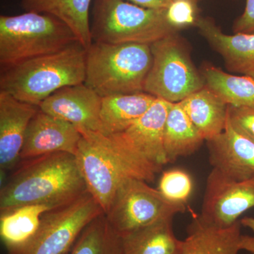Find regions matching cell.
Listing matches in <instances>:
<instances>
[{
  "instance_id": "8992f818",
  "label": "cell",
  "mask_w": 254,
  "mask_h": 254,
  "mask_svg": "<svg viewBox=\"0 0 254 254\" xmlns=\"http://www.w3.org/2000/svg\"><path fill=\"white\" fill-rule=\"evenodd\" d=\"M93 42L151 45L178 33L168 22L166 9L143 7L124 0H93Z\"/></svg>"
},
{
  "instance_id": "277c9868",
  "label": "cell",
  "mask_w": 254,
  "mask_h": 254,
  "mask_svg": "<svg viewBox=\"0 0 254 254\" xmlns=\"http://www.w3.org/2000/svg\"><path fill=\"white\" fill-rule=\"evenodd\" d=\"M152 64L150 45L93 42L87 49L84 83L101 98L144 92Z\"/></svg>"
},
{
  "instance_id": "4fadbf2b",
  "label": "cell",
  "mask_w": 254,
  "mask_h": 254,
  "mask_svg": "<svg viewBox=\"0 0 254 254\" xmlns=\"http://www.w3.org/2000/svg\"><path fill=\"white\" fill-rule=\"evenodd\" d=\"M39 107L20 101L0 91V168L1 173L13 170L21 161L28 125Z\"/></svg>"
},
{
  "instance_id": "7c38bea8",
  "label": "cell",
  "mask_w": 254,
  "mask_h": 254,
  "mask_svg": "<svg viewBox=\"0 0 254 254\" xmlns=\"http://www.w3.org/2000/svg\"><path fill=\"white\" fill-rule=\"evenodd\" d=\"M102 98L84 83L64 87L39 105L48 115L72 124L78 129L100 132Z\"/></svg>"
},
{
  "instance_id": "5b68a950",
  "label": "cell",
  "mask_w": 254,
  "mask_h": 254,
  "mask_svg": "<svg viewBox=\"0 0 254 254\" xmlns=\"http://www.w3.org/2000/svg\"><path fill=\"white\" fill-rule=\"evenodd\" d=\"M76 41L72 31L52 15L26 11L1 16V69L57 53Z\"/></svg>"
},
{
  "instance_id": "5bb4252c",
  "label": "cell",
  "mask_w": 254,
  "mask_h": 254,
  "mask_svg": "<svg viewBox=\"0 0 254 254\" xmlns=\"http://www.w3.org/2000/svg\"><path fill=\"white\" fill-rule=\"evenodd\" d=\"M206 142L209 163L213 169L233 180L254 176V143L237 133L228 118L225 130Z\"/></svg>"
},
{
  "instance_id": "d6986e66",
  "label": "cell",
  "mask_w": 254,
  "mask_h": 254,
  "mask_svg": "<svg viewBox=\"0 0 254 254\" xmlns=\"http://www.w3.org/2000/svg\"><path fill=\"white\" fill-rule=\"evenodd\" d=\"M93 0H21L26 11L52 15L64 23L88 49L93 43L90 10Z\"/></svg>"
},
{
  "instance_id": "ba28073f",
  "label": "cell",
  "mask_w": 254,
  "mask_h": 254,
  "mask_svg": "<svg viewBox=\"0 0 254 254\" xmlns=\"http://www.w3.org/2000/svg\"><path fill=\"white\" fill-rule=\"evenodd\" d=\"M186 210V204L168 199L148 182L129 179L119 187L105 215L113 230L123 237Z\"/></svg>"
},
{
  "instance_id": "4316f807",
  "label": "cell",
  "mask_w": 254,
  "mask_h": 254,
  "mask_svg": "<svg viewBox=\"0 0 254 254\" xmlns=\"http://www.w3.org/2000/svg\"><path fill=\"white\" fill-rule=\"evenodd\" d=\"M195 0H173L166 9L168 22L180 31L194 26L199 18Z\"/></svg>"
},
{
  "instance_id": "7a4b0ae2",
  "label": "cell",
  "mask_w": 254,
  "mask_h": 254,
  "mask_svg": "<svg viewBox=\"0 0 254 254\" xmlns=\"http://www.w3.org/2000/svg\"><path fill=\"white\" fill-rule=\"evenodd\" d=\"M74 155L50 153L22 160L0 190V210L30 204L64 205L87 191Z\"/></svg>"
},
{
  "instance_id": "9a60e30c",
  "label": "cell",
  "mask_w": 254,
  "mask_h": 254,
  "mask_svg": "<svg viewBox=\"0 0 254 254\" xmlns=\"http://www.w3.org/2000/svg\"><path fill=\"white\" fill-rule=\"evenodd\" d=\"M195 26L221 55L229 71L254 78V34L227 35L211 18L200 16Z\"/></svg>"
},
{
  "instance_id": "d6a6232c",
  "label": "cell",
  "mask_w": 254,
  "mask_h": 254,
  "mask_svg": "<svg viewBox=\"0 0 254 254\" xmlns=\"http://www.w3.org/2000/svg\"><path fill=\"white\" fill-rule=\"evenodd\" d=\"M195 1H198V0H195Z\"/></svg>"
},
{
  "instance_id": "44dd1931",
  "label": "cell",
  "mask_w": 254,
  "mask_h": 254,
  "mask_svg": "<svg viewBox=\"0 0 254 254\" xmlns=\"http://www.w3.org/2000/svg\"><path fill=\"white\" fill-rule=\"evenodd\" d=\"M242 223L227 228L203 226L193 220L188 227L182 254H238L241 251Z\"/></svg>"
},
{
  "instance_id": "9c48e42d",
  "label": "cell",
  "mask_w": 254,
  "mask_h": 254,
  "mask_svg": "<svg viewBox=\"0 0 254 254\" xmlns=\"http://www.w3.org/2000/svg\"><path fill=\"white\" fill-rule=\"evenodd\" d=\"M103 213L99 203L87 190L74 200L47 212L27 245L7 254H68L85 227Z\"/></svg>"
},
{
  "instance_id": "2e32d148",
  "label": "cell",
  "mask_w": 254,
  "mask_h": 254,
  "mask_svg": "<svg viewBox=\"0 0 254 254\" xmlns=\"http://www.w3.org/2000/svg\"><path fill=\"white\" fill-rule=\"evenodd\" d=\"M170 103L157 98L143 116L125 131L118 133L145 158L160 167L168 164L164 131Z\"/></svg>"
},
{
  "instance_id": "52a82bcc",
  "label": "cell",
  "mask_w": 254,
  "mask_h": 254,
  "mask_svg": "<svg viewBox=\"0 0 254 254\" xmlns=\"http://www.w3.org/2000/svg\"><path fill=\"white\" fill-rule=\"evenodd\" d=\"M150 46L153 64L145 79V93L175 103L205 86L203 75L192 63L178 33Z\"/></svg>"
},
{
  "instance_id": "3957f363",
  "label": "cell",
  "mask_w": 254,
  "mask_h": 254,
  "mask_svg": "<svg viewBox=\"0 0 254 254\" xmlns=\"http://www.w3.org/2000/svg\"><path fill=\"white\" fill-rule=\"evenodd\" d=\"M86 52L76 41L57 53L1 69L0 91L39 107L64 87L84 83Z\"/></svg>"
},
{
  "instance_id": "8fae6325",
  "label": "cell",
  "mask_w": 254,
  "mask_h": 254,
  "mask_svg": "<svg viewBox=\"0 0 254 254\" xmlns=\"http://www.w3.org/2000/svg\"><path fill=\"white\" fill-rule=\"evenodd\" d=\"M81 136L72 124L39 108L28 125L20 158L26 160L59 152L76 155Z\"/></svg>"
},
{
  "instance_id": "e0dca14e",
  "label": "cell",
  "mask_w": 254,
  "mask_h": 254,
  "mask_svg": "<svg viewBox=\"0 0 254 254\" xmlns=\"http://www.w3.org/2000/svg\"><path fill=\"white\" fill-rule=\"evenodd\" d=\"M61 205L30 204L0 210V236L7 254L27 245L38 232L43 215Z\"/></svg>"
},
{
  "instance_id": "484cf974",
  "label": "cell",
  "mask_w": 254,
  "mask_h": 254,
  "mask_svg": "<svg viewBox=\"0 0 254 254\" xmlns=\"http://www.w3.org/2000/svg\"><path fill=\"white\" fill-rule=\"evenodd\" d=\"M158 190L172 201L186 204L193 190V182L184 170H171L164 172Z\"/></svg>"
},
{
  "instance_id": "7402d4cb",
  "label": "cell",
  "mask_w": 254,
  "mask_h": 254,
  "mask_svg": "<svg viewBox=\"0 0 254 254\" xmlns=\"http://www.w3.org/2000/svg\"><path fill=\"white\" fill-rule=\"evenodd\" d=\"M173 218L163 219L121 237L124 254H182L184 241L175 235Z\"/></svg>"
},
{
  "instance_id": "cb8c5ba5",
  "label": "cell",
  "mask_w": 254,
  "mask_h": 254,
  "mask_svg": "<svg viewBox=\"0 0 254 254\" xmlns=\"http://www.w3.org/2000/svg\"><path fill=\"white\" fill-rule=\"evenodd\" d=\"M205 86L228 106L254 107V78L225 72L206 65L202 71Z\"/></svg>"
},
{
  "instance_id": "4dcf8cb0",
  "label": "cell",
  "mask_w": 254,
  "mask_h": 254,
  "mask_svg": "<svg viewBox=\"0 0 254 254\" xmlns=\"http://www.w3.org/2000/svg\"><path fill=\"white\" fill-rule=\"evenodd\" d=\"M240 249L241 251H246L251 254H254V237L242 235Z\"/></svg>"
},
{
  "instance_id": "30bf717a",
  "label": "cell",
  "mask_w": 254,
  "mask_h": 254,
  "mask_svg": "<svg viewBox=\"0 0 254 254\" xmlns=\"http://www.w3.org/2000/svg\"><path fill=\"white\" fill-rule=\"evenodd\" d=\"M254 208V176L236 180L212 169L205 185L201 213L194 219L203 226L227 228Z\"/></svg>"
},
{
  "instance_id": "ac0fdd59",
  "label": "cell",
  "mask_w": 254,
  "mask_h": 254,
  "mask_svg": "<svg viewBox=\"0 0 254 254\" xmlns=\"http://www.w3.org/2000/svg\"><path fill=\"white\" fill-rule=\"evenodd\" d=\"M156 98L145 92L102 98L100 133L109 136L125 131L146 113Z\"/></svg>"
},
{
  "instance_id": "f1b7e54d",
  "label": "cell",
  "mask_w": 254,
  "mask_h": 254,
  "mask_svg": "<svg viewBox=\"0 0 254 254\" xmlns=\"http://www.w3.org/2000/svg\"><path fill=\"white\" fill-rule=\"evenodd\" d=\"M233 31L254 34V0H246L245 11L234 23Z\"/></svg>"
},
{
  "instance_id": "83f0119b",
  "label": "cell",
  "mask_w": 254,
  "mask_h": 254,
  "mask_svg": "<svg viewBox=\"0 0 254 254\" xmlns=\"http://www.w3.org/2000/svg\"><path fill=\"white\" fill-rule=\"evenodd\" d=\"M227 118L237 133L254 143V107L228 106Z\"/></svg>"
},
{
  "instance_id": "6da1fadb",
  "label": "cell",
  "mask_w": 254,
  "mask_h": 254,
  "mask_svg": "<svg viewBox=\"0 0 254 254\" xmlns=\"http://www.w3.org/2000/svg\"><path fill=\"white\" fill-rule=\"evenodd\" d=\"M81 133L76 156L87 190L104 213L124 182L138 179L153 182L163 167L152 163L120 133L78 129Z\"/></svg>"
},
{
  "instance_id": "603a6c76",
  "label": "cell",
  "mask_w": 254,
  "mask_h": 254,
  "mask_svg": "<svg viewBox=\"0 0 254 254\" xmlns=\"http://www.w3.org/2000/svg\"><path fill=\"white\" fill-rule=\"evenodd\" d=\"M204 138L180 103H170L164 131V148L168 163L189 156L199 149Z\"/></svg>"
},
{
  "instance_id": "1f68e13d",
  "label": "cell",
  "mask_w": 254,
  "mask_h": 254,
  "mask_svg": "<svg viewBox=\"0 0 254 254\" xmlns=\"http://www.w3.org/2000/svg\"><path fill=\"white\" fill-rule=\"evenodd\" d=\"M241 223L246 227H250L254 232V219L251 218H245L241 220Z\"/></svg>"
},
{
  "instance_id": "ffe728a7",
  "label": "cell",
  "mask_w": 254,
  "mask_h": 254,
  "mask_svg": "<svg viewBox=\"0 0 254 254\" xmlns=\"http://www.w3.org/2000/svg\"><path fill=\"white\" fill-rule=\"evenodd\" d=\"M180 103L205 141L225 130L228 105L205 85Z\"/></svg>"
},
{
  "instance_id": "d4e9b609",
  "label": "cell",
  "mask_w": 254,
  "mask_h": 254,
  "mask_svg": "<svg viewBox=\"0 0 254 254\" xmlns=\"http://www.w3.org/2000/svg\"><path fill=\"white\" fill-rule=\"evenodd\" d=\"M69 254H124L121 237L101 214L85 227Z\"/></svg>"
},
{
  "instance_id": "f546056e",
  "label": "cell",
  "mask_w": 254,
  "mask_h": 254,
  "mask_svg": "<svg viewBox=\"0 0 254 254\" xmlns=\"http://www.w3.org/2000/svg\"><path fill=\"white\" fill-rule=\"evenodd\" d=\"M149 9H165L173 0H124Z\"/></svg>"
}]
</instances>
